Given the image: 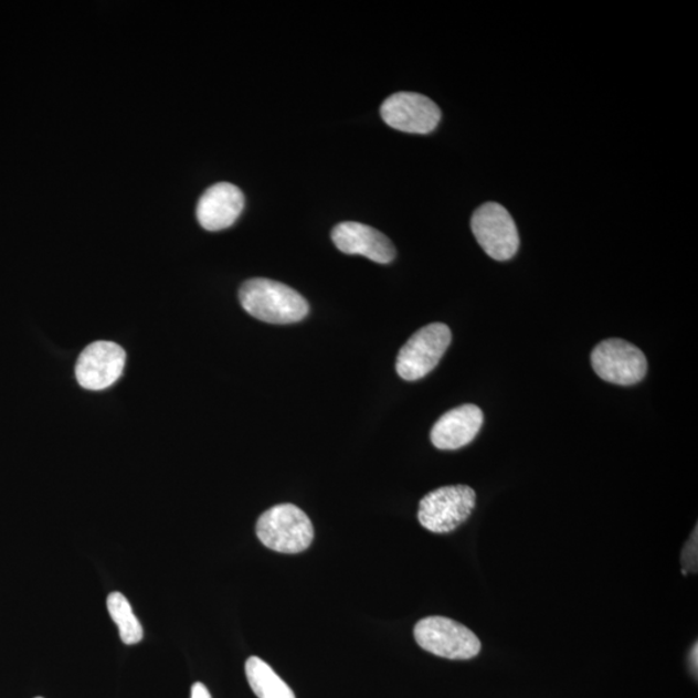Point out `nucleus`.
Returning <instances> with one entry per match:
<instances>
[{"instance_id":"nucleus-1","label":"nucleus","mask_w":698,"mask_h":698,"mask_svg":"<svg viewBox=\"0 0 698 698\" xmlns=\"http://www.w3.org/2000/svg\"><path fill=\"white\" fill-rule=\"evenodd\" d=\"M240 302L250 316L267 324H295L309 314L308 302L298 292L268 278L246 281L240 288Z\"/></svg>"},{"instance_id":"nucleus-2","label":"nucleus","mask_w":698,"mask_h":698,"mask_svg":"<svg viewBox=\"0 0 698 698\" xmlns=\"http://www.w3.org/2000/svg\"><path fill=\"white\" fill-rule=\"evenodd\" d=\"M256 535L269 550L281 553L306 551L314 541V524L298 506H273L256 522Z\"/></svg>"},{"instance_id":"nucleus-3","label":"nucleus","mask_w":698,"mask_h":698,"mask_svg":"<svg viewBox=\"0 0 698 698\" xmlns=\"http://www.w3.org/2000/svg\"><path fill=\"white\" fill-rule=\"evenodd\" d=\"M419 646L447 659H472L480 654L482 642L472 630L446 617H426L414 627Z\"/></svg>"},{"instance_id":"nucleus-4","label":"nucleus","mask_w":698,"mask_h":698,"mask_svg":"<svg viewBox=\"0 0 698 698\" xmlns=\"http://www.w3.org/2000/svg\"><path fill=\"white\" fill-rule=\"evenodd\" d=\"M476 493L467 485H450L424 496L420 504L419 520L432 533H451L472 516Z\"/></svg>"},{"instance_id":"nucleus-5","label":"nucleus","mask_w":698,"mask_h":698,"mask_svg":"<svg viewBox=\"0 0 698 698\" xmlns=\"http://www.w3.org/2000/svg\"><path fill=\"white\" fill-rule=\"evenodd\" d=\"M452 343V331L444 324L424 326L400 349L398 374L408 382L419 381L437 367Z\"/></svg>"},{"instance_id":"nucleus-6","label":"nucleus","mask_w":698,"mask_h":698,"mask_svg":"<svg viewBox=\"0 0 698 698\" xmlns=\"http://www.w3.org/2000/svg\"><path fill=\"white\" fill-rule=\"evenodd\" d=\"M474 236L484 252L498 262L510 261L518 253L520 239L510 212L503 204L487 202L474 212Z\"/></svg>"},{"instance_id":"nucleus-7","label":"nucleus","mask_w":698,"mask_h":698,"mask_svg":"<svg viewBox=\"0 0 698 698\" xmlns=\"http://www.w3.org/2000/svg\"><path fill=\"white\" fill-rule=\"evenodd\" d=\"M591 363L603 381L618 385H633L647 374L646 355L626 340L606 339L594 348Z\"/></svg>"},{"instance_id":"nucleus-8","label":"nucleus","mask_w":698,"mask_h":698,"mask_svg":"<svg viewBox=\"0 0 698 698\" xmlns=\"http://www.w3.org/2000/svg\"><path fill=\"white\" fill-rule=\"evenodd\" d=\"M381 114L387 125L408 134H430L442 119L438 106L427 96L415 93H399L385 98Z\"/></svg>"},{"instance_id":"nucleus-9","label":"nucleus","mask_w":698,"mask_h":698,"mask_svg":"<svg viewBox=\"0 0 698 698\" xmlns=\"http://www.w3.org/2000/svg\"><path fill=\"white\" fill-rule=\"evenodd\" d=\"M126 352L113 341H95L80 356L75 366V377L89 391L109 389L124 373Z\"/></svg>"},{"instance_id":"nucleus-10","label":"nucleus","mask_w":698,"mask_h":698,"mask_svg":"<svg viewBox=\"0 0 698 698\" xmlns=\"http://www.w3.org/2000/svg\"><path fill=\"white\" fill-rule=\"evenodd\" d=\"M334 245L341 253L361 255L379 264H389L396 256V248L382 232L358 222H345L331 232Z\"/></svg>"},{"instance_id":"nucleus-11","label":"nucleus","mask_w":698,"mask_h":698,"mask_svg":"<svg viewBox=\"0 0 698 698\" xmlns=\"http://www.w3.org/2000/svg\"><path fill=\"white\" fill-rule=\"evenodd\" d=\"M245 208L241 189L231 183L212 186L197 204V219L203 230L218 232L237 222Z\"/></svg>"},{"instance_id":"nucleus-12","label":"nucleus","mask_w":698,"mask_h":698,"mask_svg":"<svg viewBox=\"0 0 698 698\" xmlns=\"http://www.w3.org/2000/svg\"><path fill=\"white\" fill-rule=\"evenodd\" d=\"M484 423L479 406L462 405L445 413L431 431V442L440 451H457L474 442Z\"/></svg>"},{"instance_id":"nucleus-13","label":"nucleus","mask_w":698,"mask_h":698,"mask_svg":"<svg viewBox=\"0 0 698 698\" xmlns=\"http://www.w3.org/2000/svg\"><path fill=\"white\" fill-rule=\"evenodd\" d=\"M246 677L257 698H295L293 689L260 657L246 662Z\"/></svg>"},{"instance_id":"nucleus-14","label":"nucleus","mask_w":698,"mask_h":698,"mask_svg":"<svg viewBox=\"0 0 698 698\" xmlns=\"http://www.w3.org/2000/svg\"><path fill=\"white\" fill-rule=\"evenodd\" d=\"M106 606H108L112 620L118 626L120 639L127 646L140 643L142 639V627L126 596L120 593H112L106 599Z\"/></svg>"},{"instance_id":"nucleus-15","label":"nucleus","mask_w":698,"mask_h":698,"mask_svg":"<svg viewBox=\"0 0 698 698\" xmlns=\"http://www.w3.org/2000/svg\"><path fill=\"white\" fill-rule=\"evenodd\" d=\"M681 563L685 564L686 572L697 571V529H695V535L690 537L685 550L681 552Z\"/></svg>"},{"instance_id":"nucleus-16","label":"nucleus","mask_w":698,"mask_h":698,"mask_svg":"<svg viewBox=\"0 0 698 698\" xmlns=\"http://www.w3.org/2000/svg\"><path fill=\"white\" fill-rule=\"evenodd\" d=\"M191 698H212L207 686L202 683H194Z\"/></svg>"},{"instance_id":"nucleus-17","label":"nucleus","mask_w":698,"mask_h":698,"mask_svg":"<svg viewBox=\"0 0 698 698\" xmlns=\"http://www.w3.org/2000/svg\"><path fill=\"white\" fill-rule=\"evenodd\" d=\"M690 659H692V664H695V670H697V643L692 649V654H690Z\"/></svg>"},{"instance_id":"nucleus-18","label":"nucleus","mask_w":698,"mask_h":698,"mask_svg":"<svg viewBox=\"0 0 698 698\" xmlns=\"http://www.w3.org/2000/svg\"><path fill=\"white\" fill-rule=\"evenodd\" d=\"M35 698H43V697H35Z\"/></svg>"}]
</instances>
